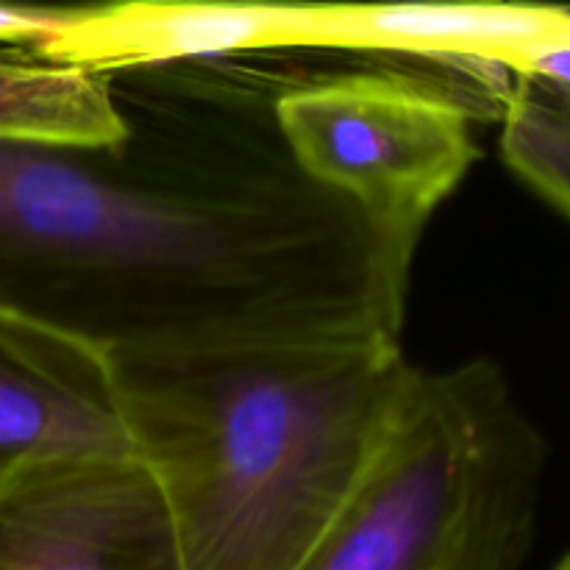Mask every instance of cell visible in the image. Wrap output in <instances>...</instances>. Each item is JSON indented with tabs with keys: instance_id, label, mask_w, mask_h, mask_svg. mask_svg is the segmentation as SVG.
<instances>
[{
	"instance_id": "obj_11",
	"label": "cell",
	"mask_w": 570,
	"mask_h": 570,
	"mask_svg": "<svg viewBox=\"0 0 570 570\" xmlns=\"http://www.w3.org/2000/svg\"><path fill=\"white\" fill-rule=\"evenodd\" d=\"M76 9L0 3V45H17L22 50L39 48L45 39L53 37L61 26L72 20Z\"/></svg>"
},
{
	"instance_id": "obj_9",
	"label": "cell",
	"mask_w": 570,
	"mask_h": 570,
	"mask_svg": "<svg viewBox=\"0 0 570 570\" xmlns=\"http://www.w3.org/2000/svg\"><path fill=\"white\" fill-rule=\"evenodd\" d=\"M128 137L111 76L53 65L31 50H0V139L106 148Z\"/></svg>"
},
{
	"instance_id": "obj_4",
	"label": "cell",
	"mask_w": 570,
	"mask_h": 570,
	"mask_svg": "<svg viewBox=\"0 0 570 570\" xmlns=\"http://www.w3.org/2000/svg\"><path fill=\"white\" fill-rule=\"evenodd\" d=\"M273 115L295 167L412 256L479 159L468 106L401 72L289 78Z\"/></svg>"
},
{
	"instance_id": "obj_7",
	"label": "cell",
	"mask_w": 570,
	"mask_h": 570,
	"mask_svg": "<svg viewBox=\"0 0 570 570\" xmlns=\"http://www.w3.org/2000/svg\"><path fill=\"white\" fill-rule=\"evenodd\" d=\"M134 454L109 360L0 317V482L33 462Z\"/></svg>"
},
{
	"instance_id": "obj_10",
	"label": "cell",
	"mask_w": 570,
	"mask_h": 570,
	"mask_svg": "<svg viewBox=\"0 0 570 570\" xmlns=\"http://www.w3.org/2000/svg\"><path fill=\"white\" fill-rule=\"evenodd\" d=\"M501 104L507 167L570 223V92L515 76Z\"/></svg>"
},
{
	"instance_id": "obj_12",
	"label": "cell",
	"mask_w": 570,
	"mask_h": 570,
	"mask_svg": "<svg viewBox=\"0 0 570 570\" xmlns=\"http://www.w3.org/2000/svg\"><path fill=\"white\" fill-rule=\"evenodd\" d=\"M512 76L532 78V81L546 83V87L570 92V37L557 39V42H549L523 56L515 70H512Z\"/></svg>"
},
{
	"instance_id": "obj_6",
	"label": "cell",
	"mask_w": 570,
	"mask_h": 570,
	"mask_svg": "<svg viewBox=\"0 0 570 570\" xmlns=\"http://www.w3.org/2000/svg\"><path fill=\"white\" fill-rule=\"evenodd\" d=\"M304 3H109L78 6L31 53L53 65L120 76L150 67L243 59L298 48Z\"/></svg>"
},
{
	"instance_id": "obj_3",
	"label": "cell",
	"mask_w": 570,
	"mask_h": 570,
	"mask_svg": "<svg viewBox=\"0 0 570 570\" xmlns=\"http://www.w3.org/2000/svg\"><path fill=\"white\" fill-rule=\"evenodd\" d=\"M549 440L504 367H417L354 499L301 570H523Z\"/></svg>"
},
{
	"instance_id": "obj_1",
	"label": "cell",
	"mask_w": 570,
	"mask_h": 570,
	"mask_svg": "<svg viewBox=\"0 0 570 570\" xmlns=\"http://www.w3.org/2000/svg\"><path fill=\"white\" fill-rule=\"evenodd\" d=\"M289 78L120 72L122 142L0 139V317L109 362L401 340L415 256L295 167L273 115Z\"/></svg>"
},
{
	"instance_id": "obj_13",
	"label": "cell",
	"mask_w": 570,
	"mask_h": 570,
	"mask_svg": "<svg viewBox=\"0 0 570 570\" xmlns=\"http://www.w3.org/2000/svg\"><path fill=\"white\" fill-rule=\"evenodd\" d=\"M551 570H570V551H568V554H566V557H562V560H560V562H557V566H554V568H551Z\"/></svg>"
},
{
	"instance_id": "obj_2",
	"label": "cell",
	"mask_w": 570,
	"mask_h": 570,
	"mask_svg": "<svg viewBox=\"0 0 570 570\" xmlns=\"http://www.w3.org/2000/svg\"><path fill=\"white\" fill-rule=\"evenodd\" d=\"M417 367L393 337L111 360L134 456L184 570H301L337 523Z\"/></svg>"
},
{
	"instance_id": "obj_8",
	"label": "cell",
	"mask_w": 570,
	"mask_h": 570,
	"mask_svg": "<svg viewBox=\"0 0 570 570\" xmlns=\"http://www.w3.org/2000/svg\"><path fill=\"white\" fill-rule=\"evenodd\" d=\"M570 37V6L304 3L298 48L390 50L512 72L523 56Z\"/></svg>"
},
{
	"instance_id": "obj_5",
	"label": "cell",
	"mask_w": 570,
	"mask_h": 570,
	"mask_svg": "<svg viewBox=\"0 0 570 570\" xmlns=\"http://www.w3.org/2000/svg\"><path fill=\"white\" fill-rule=\"evenodd\" d=\"M0 570H184L170 510L134 454L33 462L0 482Z\"/></svg>"
}]
</instances>
